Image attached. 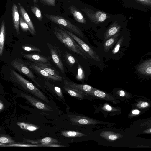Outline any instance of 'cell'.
<instances>
[{"instance_id":"obj_23","label":"cell","mask_w":151,"mask_h":151,"mask_svg":"<svg viewBox=\"0 0 151 151\" xmlns=\"http://www.w3.org/2000/svg\"><path fill=\"white\" fill-rule=\"evenodd\" d=\"M25 141L33 144H48L58 142V141L56 139L49 137H46L42 139L37 140L25 139Z\"/></svg>"},{"instance_id":"obj_3","label":"cell","mask_w":151,"mask_h":151,"mask_svg":"<svg viewBox=\"0 0 151 151\" xmlns=\"http://www.w3.org/2000/svg\"><path fill=\"white\" fill-rule=\"evenodd\" d=\"M45 16L47 19L60 26L74 33L80 37H83V33L78 27L74 25L70 21L62 16L51 14H47Z\"/></svg>"},{"instance_id":"obj_8","label":"cell","mask_w":151,"mask_h":151,"mask_svg":"<svg viewBox=\"0 0 151 151\" xmlns=\"http://www.w3.org/2000/svg\"><path fill=\"white\" fill-rule=\"evenodd\" d=\"M69 116L70 121L75 125H88L109 124L107 122L96 120L84 116L70 115Z\"/></svg>"},{"instance_id":"obj_11","label":"cell","mask_w":151,"mask_h":151,"mask_svg":"<svg viewBox=\"0 0 151 151\" xmlns=\"http://www.w3.org/2000/svg\"><path fill=\"white\" fill-rule=\"evenodd\" d=\"M29 67L32 69L36 73L40 76L50 80L56 81H61L62 80L59 78L53 76L45 72L36 65L32 62H29L27 63Z\"/></svg>"},{"instance_id":"obj_39","label":"cell","mask_w":151,"mask_h":151,"mask_svg":"<svg viewBox=\"0 0 151 151\" xmlns=\"http://www.w3.org/2000/svg\"><path fill=\"white\" fill-rule=\"evenodd\" d=\"M103 109L106 111H115L116 109H113V107L108 104H106L103 107Z\"/></svg>"},{"instance_id":"obj_46","label":"cell","mask_w":151,"mask_h":151,"mask_svg":"<svg viewBox=\"0 0 151 151\" xmlns=\"http://www.w3.org/2000/svg\"><path fill=\"white\" fill-rule=\"evenodd\" d=\"M34 0L35 1H37V0Z\"/></svg>"},{"instance_id":"obj_10","label":"cell","mask_w":151,"mask_h":151,"mask_svg":"<svg viewBox=\"0 0 151 151\" xmlns=\"http://www.w3.org/2000/svg\"><path fill=\"white\" fill-rule=\"evenodd\" d=\"M87 95L98 99L106 100L115 103H118L120 101L107 93L94 88L92 91Z\"/></svg>"},{"instance_id":"obj_21","label":"cell","mask_w":151,"mask_h":151,"mask_svg":"<svg viewBox=\"0 0 151 151\" xmlns=\"http://www.w3.org/2000/svg\"><path fill=\"white\" fill-rule=\"evenodd\" d=\"M120 35V32L111 37L105 41L103 44V47L105 52H108L117 41Z\"/></svg>"},{"instance_id":"obj_42","label":"cell","mask_w":151,"mask_h":151,"mask_svg":"<svg viewBox=\"0 0 151 151\" xmlns=\"http://www.w3.org/2000/svg\"><path fill=\"white\" fill-rule=\"evenodd\" d=\"M4 107V104L2 101L0 100V112L3 110Z\"/></svg>"},{"instance_id":"obj_43","label":"cell","mask_w":151,"mask_h":151,"mask_svg":"<svg viewBox=\"0 0 151 151\" xmlns=\"http://www.w3.org/2000/svg\"><path fill=\"white\" fill-rule=\"evenodd\" d=\"M139 113V111L137 109L134 110L132 111V113L134 115H138Z\"/></svg>"},{"instance_id":"obj_15","label":"cell","mask_w":151,"mask_h":151,"mask_svg":"<svg viewBox=\"0 0 151 151\" xmlns=\"http://www.w3.org/2000/svg\"><path fill=\"white\" fill-rule=\"evenodd\" d=\"M19 7L20 13L21 17L23 18L25 21L29 26L32 32V35H35L36 31L35 27L30 19L28 14L24 8L21 5L20 3H18L17 4Z\"/></svg>"},{"instance_id":"obj_30","label":"cell","mask_w":151,"mask_h":151,"mask_svg":"<svg viewBox=\"0 0 151 151\" xmlns=\"http://www.w3.org/2000/svg\"><path fill=\"white\" fill-rule=\"evenodd\" d=\"M15 143L12 139L9 136L0 135V143L7 144Z\"/></svg>"},{"instance_id":"obj_38","label":"cell","mask_w":151,"mask_h":151,"mask_svg":"<svg viewBox=\"0 0 151 151\" xmlns=\"http://www.w3.org/2000/svg\"><path fill=\"white\" fill-rule=\"evenodd\" d=\"M41 144L42 145V147H65V146L60 145L58 144H56V143H53L48 144Z\"/></svg>"},{"instance_id":"obj_7","label":"cell","mask_w":151,"mask_h":151,"mask_svg":"<svg viewBox=\"0 0 151 151\" xmlns=\"http://www.w3.org/2000/svg\"><path fill=\"white\" fill-rule=\"evenodd\" d=\"M47 45L53 62L60 71L63 73L65 74L64 65L60 50L58 47L51 44L47 43Z\"/></svg>"},{"instance_id":"obj_24","label":"cell","mask_w":151,"mask_h":151,"mask_svg":"<svg viewBox=\"0 0 151 151\" xmlns=\"http://www.w3.org/2000/svg\"><path fill=\"white\" fill-rule=\"evenodd\" d=\"M44 83L46 89L52 91L60 99H64V96L60 88L54 86L47 81H45Z\"/></svg>"},{"instance_id":"obj_34","label":"cell","mask_w":151,"mask_h":151,"mask_svg":"<svg viewBox=\"0 0 151 151\" xmlns=\"http://www.w3.org/2000/svg\"><path fill=\"white\" fill-rule=\"evenodd\" d=\"M22 49L26 51L31 52L36 51L39 52H41L39 48L30 45H22Z\"/></svg>"},{"instance_id":"obj_5","label":"cell","mask_w":151,"mask_h":151,"mask_svg":"<svg viewBox=\"0 0 151 151\" xmlns=\"http://www.w3.org/2000/svg\"><path fill=\"white\" fill-rule=\"evenodd\" d=\"M59 27L69 35L86 52L90 58L97 61L100 60V58L95 52L82 40L73 32L67 30L59 26Z\"/></svg>"},{"instance_id":"obj_33","label":"cell","mask_w":151,"mask_h":151,"mask_svg":"<svg viewBox=\"0 0 151 151\" xmlns=\"http://www.w3.org/2000/svg\"><path fill=\"white\" fill-rule=\"evenodd\" d=\"M31 9L37 19L39 21L42 20V16L40 9L35 6H32L31 7Z\"/></svg>"},{"instance_id":"obj_19","label":"cell","mask_w":151,"mask_h":151,"mask_svg":"<svg viewBox=\"0 0 151 151\" xmlns=\"http://www.w3.org/2000/svg\"><path fill=\"white\" fill-rule=\"evenodd\" d=\"M121 27L116 22L113 24L106 31L104 35V40L105 41L107 39L120 32Z\"/></svg>"},{"instance_id":"obj_20","label":"cell","mask_w":151,"mask_h":151,"mask_svg":"<svg viewBox=\"0 0 151 151\" xmlns=\"http://www.w3.org/2000/svg\"><path fill=\"white\" fill-rule=\"evenodd\" d=\"M100 136L102 137L109 141H114L122 137V135L118 133L111 131H104L101 132Z\"/></svg>"},{"instance_id":"obj_27","label":"cell","mask_w":151,"mask_h":151,"mask_svg":"<svg viewBox=\"0 0 151 151\" xmlns=\"http://www.w3.org/2000/svg\"><path fill=\"white\" fill-rule=\"evenodd\" d=\"M61 134L66 137H76L85 135V134L78 131L65 130L61 132Z\"/></svg>"},{"instance_id":"obj_37","label":"cell","mask_w":151,"mask_h":151,"mask_svg":"<svg viewBox=\"0 0 151 151\" xmlns=\"http://www.w3.org/2000/svg\"><path fill=\"white\" fill-rule=\"evenodd\" d=\"M150 104L146 102H140L137 105V107L139 108H145L148 107Z\"/></svg>"},{"instance_id":"obj_2","label":"cell","mask_w":151,"mask_h":151,"mask_svg":"<svg viewBox=\"0 0 151 151\" xmlns=\"http://www.w3.org/2000/svg\"><path fill=\"white\" fill-rule=\"evenodd\" d=\"M11 80L18 84L25 90L39 99L47 103L49 102L46 96L32 83L25 78L15 70L10 69Z\"/></svg>"},{"instance_id":"obj_31","label":"cell","mask_w":151,"mask_h":151,"mask_svg":"<svg viewBox=\"0 0 151 151\" xmlns=\"http://www.w3.org/2000/svg\"><path fill=\"white\" fill-rule=\"evenodd\" d=\"M19 24L22 30L25 32L29 31L32 34V31L29 26L22 17L20 18Z\"/></svg>"},{"instance_id":"obj_9","label":"cell","mask_w":151,"mask_h":151,"mask_svg":"<svg viewBox=\"0 0 151 151\" xmlns=\"http://www.w3.org/2000/svg\"><path fill=\"white\" fill-rule=\"evenodd\" d=\"M19 95L21 97L27 100L32 106L39 109L47 112L52 110L50 106L31 96L22 92H19Z\"/></svg>"},{"instance_id":"obj_45","label":"cell","mask_w":151,"mask_h":151,"mask_svg":"<svg viewBox=\"0 0 151 151\" xmlns=\"http://www.w3.org/2000/svg\"><path fill=\"white\" fill-rule=\"evenodd\" d=\"M6 144L0 143V147H5Z\"/></svg>"},{"instance_id":"obj_12","label":"cell","mask_w":151,"mask_h":151,"mask_svg":"<svg viewBox=\"0 0 151 151\" xmlns=\"http://www.w3.org/2000/svg\"><path fill=\"white\" fill-rule=\"evenodd\" d=\"M64 86L80 90L86 94L92 91L94 88L88 84H78L69 81L63 78Z\"/></svg>"},{"instance_id":"obj_44","label":"cell","mask_w":151,"mask_h":151,"mask_svg":"<svg viewBox=\"0 0 151 151\" xmlns=\"http://www.w3.org/2000/svg\"><path fill=\"white\" fill-rule=\"evenodd\" d=\"M151 128H150V129L145 130L144 132H143L145 133H150L151 132Z\"/></svg>"},{"instance_id":"obj_36","label":"cell","mask_w":151,"mask_h":151,"mask_svg":"<svg viewBox=\"0 0 151 151\" xmlns=\"http://www.w3.org/2000/svg\"><path fill=\"white\" fill-rule=\"evenodd\" d=\"M40 1L44 4L50 6H55V0H40Z\"/></svg>"},{"instance_id":"obj_6","label":"cell","mask_w":151,"mask_h":151,"mask_svg":"<svg viewBox=\"0 0 151 151\" xmlns=\"http://www.w3.org/2000/svg\"><path fill=\"white\" fill-rule=\"evenodd\" d=\"M82 10L92 22L95 24H99L104 21L107 17V14L102 11H94L86 7L82 9Z\"/></svg>"},{"instance_id":"obj_26","label":"cell","mask_w":151,"mask_h":151,"mask_svg":"<svg viewBox=\"0 0 151 151\" xmlns=\"http://www.w3.org/2000/svg\"><path fill=\"white\" fill-rule=\"evenodd\" d=\"M17 124L21 129L30 131H35L39 129L37 126L24 122H17Z\"/></svg>"},{"instance_id":"obj_32","label":"cell","mask_w":151,"mask_h":151,"mask_svg":"<svg viewBox=\"0 0 151 151\" xmlns=\"http://www.w3.org/2000/svg\"><path fill=\"white\" fill-rule=\"evenodd\" d=\"M78 72L76 78L78 80L81 81L84 78L85 75L82 68L79 63H78Z\"/></svg>"},{"instance_id":"obj_41","label":"cell","mask_w":151,"mask_h":151,"mask_svg":"<svg viewBox=\"0 0 151 151\" xmlns=\"http://www.w3.org/2000/svg\"><path fill=\"white\" fill-rule=\"evenodd\" d=\"M118 93L119 95L122 97H124L127 95L126 92L123 90H119Z\"/></svg>"},{"instance_id":"obj_29","label":"cell","mask_w":151,"mask_h":151,"mask_svg":"<svg viewBox=\"0 0 151 151\" xmlns=\"http://www.w3.org/2000/svg\"><path fill=\"white\" fill-rule=\"evenodd\" d=\"M64 57L66 62L70 66H71L75 63L76 60L75 57L66 51L65 52Z\"/></svg>"},{"instance_id":"obj_17","label":"cell","mask_w":151,"mask_h":151,"mask_svg":"<svg viewBox=\"0 0 151 151\" xmlns=\"http://www.w3.org/2000/svg\"><path fill=\"white\" fill-rule=\"evenodd\" d=\"M68 8L76 21L81 24L86 23L85 19L79 9L73 5L70 6Z\"/></svg>"},{"instance_id":"obj_14","label":"cell","mask_w":151,"mask_h":151,"mask_svg":"<svg viewBox=\"0 0 151 151\" xmlns=\"http://www.w3.org/2000/svg\"><path fill=\"white\" fill-rule=\"evenodd\" d=\"M24 57L34 63H47L50 59L37 54H24Z\"/></svg>"},{"instance_id":"obj_4","label":"cell","mask_w":151,"mask_h":151,"mask_svg":"<svg viewBox=\"0 0 151 151\" xmlns=\"http://www.w3.org/2000/svg\"><path fill=\"white\" fill-rule=\"evenodd\" d=\"M11 64L13 68L27 76L38 86L40 87V84L36 81L35 76L32 72L21 60L15 59L12 60Z\"/></svg>"},{"instance_id":"obj_35","label":"cell","mask_w":151,"mask_h":151,"mask_svg":"<svg viewBox=\"0 0 151 151\" xmlns=\"http://www.w3.org/2000/svg\"><path fill=\"white\" fill-rule=\"evenodd\" d=\"M124 37H122L118 40L115 47L112 51L113 54H115L119 52Z\"/></svg>"},{"instance_id":"obj_18","label":"cell","mask_w":151,"mask_h":151,"mask_svg":"<svg viewBox=\"0 0 151 151\" xmlns=\"http://www.w3.org/2000/svg\"><path fill=\"white\" fill-rule=\"evenodd\" d=\"M12 14L14 26L17 34H20L19 22L20 18L17 6L15 4H13L12 8Z\"/></svg>"},{"instance_id":"obj_16","label":"cell","mask_w":151,"mask_h":151,"mask_svg":"<svg viewBox=\"0 0 151 151\" xmlns=\"http://www.w3.org/2000/svg\"><path fill=\"white\" fill-rule=\"evenodd\" d=\"M138 71L141 73L151 76V59L147 60L138 66Z\"/></svg>"},{"instance_id":"obj_1","label":"cell","mask_w":151,"mask_h":151,"mask_svg":"<svg viewBox=\"0 0 151 151\" xmlns=\"http://www.w3.org/2000/svg\"><path fill=\"white\" fill-rule=\"evenodd\" d=\"M53 32L57 39L68 49L80 55L86 59L90 58L75 41L64 30L55 27Z\"/></svg>"},{"instance_id":"obj_40","label":"cell","mask_w":151,"mask_h":151,"mask_svg":"<svg viewBox=\"0 0 151 151\" xmlns=\"http://www.w3.org/2000/svg\"><path fill=\"white\" fill-rule=\"evenodd\" d=\"M141 2L146 5L150 6L151 5V0H137Z\"/></svg>"},{"instance_id":"obj_22","label":"cell","mask_w":151,"mask_h":151,"mask_svg":"<svg viewBox=\"0 0 151 151\" xmlns=\"http://www.w3.org/2000/svg\"><path fill=\"white\" fill-rule=\"evenodd\" d=\"M64 88L65 90L70 96L79 99H83L86 94L82 91L75 88L65 86H64Z\"/></svg>"},{"instance_id":"obj_13","label":"cell","mask_w":151,"mask_h":151,"mask_svg":"<svg viewBox=\"0 0 151 151\" xmlns=\"http://www.w3.org/2000/svg\"><path fill=\"white\" fill-rule=\"evenodd\" d=\"M38 67L47 73L63 80V77L51 65L47 63H34Z\"/></svg>"},{"instance_id":"obj_28","label":"cell","mask_w":151,"mask_h":151,"mask_svg":"<svg viewBox=\"0 0 151 151\" xmlns=\"http://www.w3.org/2000/svg\"><path fill=\"white\" fill-rule=\"evenodd\" d=\"M42 147L41 144H24L12 143L6 144L5 147Z\"/></svg>"},{"instance_id":"obj_25","label":"cell","mask_w":151,"mask_h":151,"mask_svg":"<svg viewBox=\"0 0 151 151\" xmlns=\"http://www.w3.org/2000/svg\"><path fill=\"white\" fill-rule=\"evenodd\" d=\"M5 37V26L4 20L1 22L0 30V55L3 52Z\"/></svg>"}]
</instances>
